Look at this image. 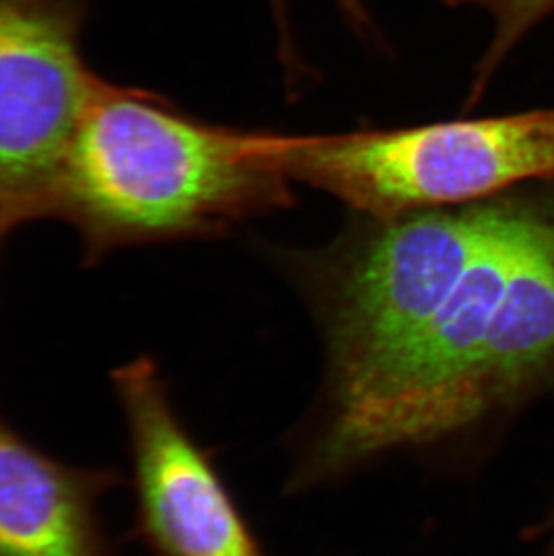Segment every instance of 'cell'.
I'll return each mask as SVG.
<instances>
[{"instance_id":"obj_1","label":"cell","mask_w":554,"mask_h":556,"mask_svg":"<svg viewBox=\"0 0 554 556\" xmlns=\"http://www.w3.org/2000/svg\"><path fill=\"white\" fill-rule=\"evenodd\" d=\"M554 393V205L501 200L459 283L411 336L331 372L309 472H342Z\"/></svg>"},{"instance_id":"obj_2","label":"cell","mask_w":554,"mask_h":556,"mask_svg":"<svg viewBox=\"0 0 554 556\" xmlns=\"http://www.w3.org/2000/svg\"><path fill=\"white\" fill-rule=\"evenodd\" d=\"M287 180L257 161L251 131L199 122L150 90L103 79L74 137L51 218L78 232L89 265L117 249L207 237L285 204Z\"/></svg>"},{"instance_id":"obj_3","label":"cell","mask_w":554,"mask_h":556,"mask_svg":"<svg viewBox=\"0 0 554 556\" xmlns=\"http://www.w3.org/2000/svg\"><path fill=\"white\" fill-rule=\"evenodd\" d=\"M260 163L388 222L554 177V109L333 136L252 131Z\"/></svg>"},{"instance_id":"obj_4","label":"cell","mask_w":554,"mask_h":556,"mask_svg":"<svg viewBox=\"0 0 554 556\" xmlns=\"http://www.w3.org/2000/svg\"><path fill=\"white\" fill-rule=\"evenodd\" d=\"M92 0H0V249L51 218L85 112L100 89L85 59Z\"/></svg>"},{"instance_id":"obj_5","label":"cell","mask_w":554,"mask_h":556,"mask_svg":"<svg viewBox=\"0 0 554 556\" xmlns=\"http://www.w3.org/2000/svg\"><path fill=\"white\" fill-rule=\"evenodd\" d=\"M501 200L383 222L320 292L331 372L377 357L429 319L481 251Z\"/></svg>"},{"instance_id":"obj_6","label":"cell","mask_w":554,"mask_h":556,"mask_svg":"<svg viewBox=\"0 0 554 556\" xmlns=\"http://www.w3.org/2000/svg\"><path fill=\"white\" fill-rule=\"evenodd\" d=\"M130 438L136 530L155 556H265L173 409L152 358L112 372Z\"/></svg>"},{"instance_id":"obj_7","label":"cell","mask_w":554,"mask_h":556,"mask_svg":"<svg viewBox=\"0 0 554 556\" xmlns=\"http://www.w3.org/2000/svg\"><path fill=\"white\" fill-rule=\"evenodd\" d=\"M109 470L56 462L0 416V556H112L98 504Z\"/></svg>"},{"instance_id":"obj_8","label":"cell","mask_w":554,"mask_h":556,"mask_svg":"<svg viewBox=\"0 0 554 556\" xmlns=\"http://www.w3.org/2000/svg\"><path fill=\"white\" fill-rule=\"evenodd\" d=\"M461 4H470L487 11L493 24L492 40L488 43L479 67L471 101L479 100L482 90L487 89L490 79L498 71L507 54L528 35L534 26H539L545 16L554 11V0H455Z\"/></svg>"},{"instance_id":"obj_9","label":"cell","mask_w":554,"mask_h":556,"mask_svg":"<svg viewBox=\"0 0 554 556\" xmlns=\"http://www.w3.org/2000/svg\"><path fill=\"white\" fill-rule=\"evenodd\" d=\"M274 2H276V8L281 10V0H274ZM339 4L342 5L345 13L351 16V21L366 22L364 10H362L361 2H358V0H339Z\"/></svg>"},{"instance_id":"obj_10","label":"cell","mask_w":554,"mask_h":556,"mask_svg":"<svg viewBox=\"0 0 554 556\" xmlns=\"http://www.w3.org/2000/svg\"><path fill=\"white\" fill-rule=\"evenodd\" d=\"M534 533L540 536H547V544H550V556H554V506L551 514L545 517L544 522L539 526V530Z\"/></svg>"}]
</instances>
